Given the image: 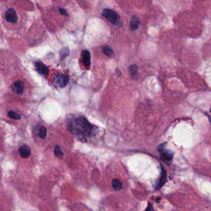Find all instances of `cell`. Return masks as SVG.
<instances>
[{
  "mask_svg": "<svg viewBox=\"0 0 211 211\" xmlns=\"http://www.w3.org/2000/svg\"><path fill=\"white\" fill-rule=\"evenodd\" d=\"M96 127L91 125L88 121L83 117L75 119L73 133L75 134L78 140L82 142H86V136H90L95 131Z\"/></svg>",
  "mask_w": 211,
  "mask_h": 211,
  "instance_id": "obj_1",
  "label": "cell"
},
{
  "mask_svg": "<svg viewBox=\"0 0 211 211\" xmlns=\"http://www.w3.org/2000/svg\"><path fill=\"white\" fill-rule=\"evenodd\" d=\"M60 12L61 15H68L67 11L63 8H60Z\"/></svg>",
  "mask_w": 211,
  "mask_h": 211,
  "instance_id": "obj_21",
  "label": "cell"
},
{
  "mask_svg": "<svg viewBox=\"0 0 211 211\" xmlns=\"http://www.w3.org/2000/svg\"><path fill=\"white\" fill-rule=\"evenodd\" d=\"M159 200H160V198H158V199H156V201H157V202H159Z\"/></svg>",
  "mask_w": 211,
  "mask_h": 211,
  "instance_id": "obj_22",
  "label": "cell"
},
{
  "mask_svg": "<svg viewBox=\"0 0 211 211\" xmlns=\"http://www.w3.org/2000/svg\"><path fill=\"white\" fill-rule=\"evenodd\" d=\"M54 155L57 158H61L63 156V152L61 150V148L58 145L55 147L54 150Z\"/></svg>",
  "mask_w": 211,
  "mask_h": 211,
  "instance_id": "obj_17",
  "label": "cell"
},
{
  "mask_svg": "<svg viewBox=\"0 0 211 211\" xmlns=\"http://www.w3.org/2000/svg\"><path fill=\"white\" fill-rule=\"evenodd\" d=\"M69 80V76L65 74L59 73L54 76V83L56 85L60 87H66Z\"/></svg>",
  "mask_w": 211,
  "mask_h": 211,
  "instance_id": "obj_4",
  "label": "cell"
},
{
  "mask_svg": "<svg viewBox=\"0 0 211 211\" xmlns=\"http://www.w3.org/2000/svg\"><path fill=\"white\" fill-rule=\"evenodd\" d=\"M112 186L113 187V188L116 190V191H119L121 189H122L123 187V185H122V182L117 179H113L112 181Z\"/></svg>",
  "mask_w": 211,
  "mask_h": 211,
  "instance_id": "obj_13",
  "label": "cell"
},
{
  "mask_svg": "<svg viewBox=\"0 0 211 211\" xmlns=\"http://www.w3.org/2000/svg\"><path fill=\"white\" fill-rule=\"evenodd\" d=\"M210 112H211V107H210Z\"/></svg>",
  "mask_w": 211,
  "mask_h": 211,
  "instance_id": "obj_23",
  "label": "cell"
},
{
  "mask_svg": "<svg viewBox=\"0 0 211 211\" xmlns=\"http://www.w3.org/2000/svg\"><path fill=\"white\" fill-rule=\"evenodd\" d=\"M69 53V48L65 47L61 49L60 51V59L61 60H64L66 57L67 56V55Z\"/></svg>",
  "mask_w": 211,
  "mask_h": 211,
  "instance_id": "obj_15",
  "label": "cell"
},
{
  "mask_svg": "<svg viewBox=\"0 0 211 211\" xmlns=\"http://www.w3.org/2000/svg\"><path fill=\"white\" fill-rule=\"evenodd\" d=\"M75 121V118L73 115L69 114L67 116V118H66L67 128L72 133H73V131H74Z\"/></svg>",
  "mask_w": 211,
  "mask_h": 211,
  "instance_id": "obj_6",
  "label": "cell"
},
{
  "mask_svg": "<svg viewBox=\"0 0 211 211\" xmlns=\"http://www.w3.org/2000/svg\"><path fill=\"white\" fill-rule=\"evenodd\" d=\"M46 135H47L46 128L43 126L41 127L40 131H39V137L42 139H45L46 137Z\"/></svg>",
  "mask_w": 211,
  "mask_h": 211,
  "instance_id": "obj_19",
  "label": "cell"
},
{
  "mask_svg": "<svg viewBox=\"0 0 211 211\" xmlns=\"http://www.w3.org/2000/svg\"><path fill=\"white\" fill-rule=\"evenodd\" d=\"M12 89L17 94H21L24 90V84L22 81L17 80L13 83Z\"/></svg>",
  "mask_w": 211,
  "mask_h": 211,
  "instance_id": "obj_8",
  "label": "cell"
},
{
  "mask_svg": "<svg viewBox=\"0 0 211 211\" xmlns=\"http://www.w3.org/2000/svg\"><path fill=\"white\" fill-rule=\"evenodd\" d=\"M8 116L9 118H11L12 119H14V120H20L21 119L20 115L14 111H10L8 112Z\"/></svg>",
  "mask_w": 211,
  "mask_h": 211,
  "instance_id": "obj_16",
  "label": "cell"
},
{
  "mask_svg": "<svg viewBox=\"0 0 211 211\" xmlns=\"http://www.w3.org/2000/svg\"><path fill=\"white\" fill-rule=\"evenodd\" d=\"M103 52L109 57H113L115 56V53L113 49L108 46H105L103 48Z\"/></svg>",
  "mask_w": 211,
  "mask_h": 211,
  "instance_id": "obj_14",
  "label": "cell"
},
{
  "mask_svg": "<svg viewBox=\"0 0 211 211\" xmlns=\"http://www.w3.org/2000/svg\"><path fill=\"white\" fill-rule=\"evenodd\" d=\"M161 168H162V172H161V178H160L159 183H158V185L157 186V188H156L157 189H161L163 186V185L165 183L166 180H167V172L164 168V167L162 166H161Z\"/></svg>",
  "mask_w": 211,
  "mask_h": 211,
  "instance_id": "obj_11",
  "label": "cell"
},
{
  "mask_svg": "<svg viewBox=\"0 0 211 211\" xmlns=\"http://www.w3.org/2000/svg\"><path fill=\"white\" fill-rule=\"evenodd\" d=\"M5 19L9 22L12 24L16 23L18 20V17L15 11L12 8L9 9L5 13Z\"/></svg>",
  "mask_w": 211,
  "mask_h": 211,
  "instance_id": "obj_5",
  "label": "cell"
},
{
  "mask_svg": "<svg viewBox=\"0 0 211 211\" xmlns=\"http://www.w3.org/2000/svg\"><path fill=\"white\" fill-rule=\"evenodd\" d=\"M129 71L131 75L135 76L138 72V67L137 65H131L129 67Z\"/></svg>",
  "mask_w": 211,
  "mask_h": 211,
  "instance_id": "obj_18",
  "label": "cell"
},
{
  "mask_svg": "<svg viewBox=\"0 0 211 211\" xmlns=\"http://www.w3.org/2000/svg\"><path fill=\"white\" fill-rule=\"evenodd\" d=\"M146 211H155V209L154 208H153V206H152V204L151 203H149L148 204V207L146 209Z\"/></svg>",
  "mask_w": 211,
  "mask_h": 211,
  "instance_id": "obj_20",
  "label": "cell"
},
{
  "mask_svg": "<svg viewBox=\"0 0 211 211\" xmlns=\"http://www.w3.org/2000/svg\"><path fill=\"white\" fill-rule=\"evenodd\" d=\"M35 66L38 72L42 75H46L48 72V68L40 62L36 63Z\"/></svg>",
  "mask_w": 211,
  "mask_h": 211,
  "instance_id": "obj_12",
  "label": "cell"
},
{
  "mask_svg": "<svg viewBox=\"0 0 211 211\" xmlns=\"http://www.w3.org/2000/svg\"><path fill=\"white\" fill-rule=\"evenodd\" d=\"M102 15L113 25L116 26L118 27H122L121 17L117 12L109 9H105L103 10Z\"/></svg>",
  "mask_w": 211,
  "mask_h": 211,
  "instance_id": "obj_2",
  "label": "cell"
},
{
  "mask_svg": "<svg viewBox=\"0 0 211 211\" xmlns=\"http://www.w3.org/2000/svg\"><path fill=\"white\" fill-rule=\"evenodd\" d=\"M140 24V19L138 16L133 15L130 19V28L131 30L134 31L138 29Z\"/></svg>",
  "mask_w": 211,
  "mask_h": 211,
  "instance_id": "obj_7",
  "label": "cell"
},
{
  "mask_svg": "<svg viewBox=\"0 0 211 211\" xmlns=\"http://www.w3.org/2000/svg\"><path fill=\"white\" fill-rule=\"evenodd\" d=\"M19 152H20L21 157L24 159L28 158L31 154L30 148L27 145L22 146L20 148H19Z\"/></svg>",
  "mask_w": 211,
  "mask_h": 211,
  "instance_id": "obj_10",
  "label": "cell"
},
{
  "mask_svg": "<svg viewBox=\"0 0 211 211\" xmlns=\"http://www.w3.org/2000/svg\"><path fill=\"white\" fill-rule=\"evenodd\" d=\"M158 150H159V152H160L161 158L163 161L165 162H170L172 160V159H173L174 153L171 151L167 149H165L164 144L161 145L159 146Z\"/></svg>",
  "mask_w": 211,
  "mask_h": 211,
  "instance_id": "obj_3",
  "label": "cell"
},
{
  "mask_svg": "<svg viewBox=\"0 0 211 211\" xmlns=\"http://www.w3.org/2000/svg\"><path fill=\"white\" fill-rule=\"evenodd\" d=\"M81 58H82V61L83 63V64L86 66L88 67L91 64V61H90V53L87 50H83L82 53H81Z\"/></svg>",
  "mask_w": 211,
  "mask_h": 211,
  "instance_id": "obj_9",
  "label": "cell"
}]
</instances>
